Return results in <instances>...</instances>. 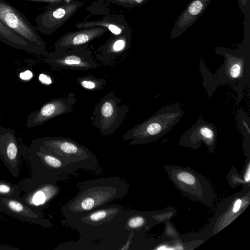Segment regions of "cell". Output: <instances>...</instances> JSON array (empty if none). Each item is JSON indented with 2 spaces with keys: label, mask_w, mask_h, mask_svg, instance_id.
<instances>
[{
  "label": "cell",
  "mask_w": 250,
  "mask_h": 250,
  "mask_svg": "<svg viewBox=\"0 0 250 250\" xmlns=\"http://www.w3.org/2000/svg\"><path fill=\"white\" fill-rule=\"evenodd\" d=\"M44 61L54 68L72 70H87L99 66L92 50L88 46L55 48L54 51L48 53Z\"/></svg>",
  "instance_id": "cell-6"
},
{
  "label": "cell",
  "mask_w": 250,
  "mask_h": 250,
  "mask_svg": "<svg viewBox=\"0 0 250 250\" xmlns=\"http://www.w3.org/2000/svg\"><path fill=\"white\" fill-rule=\"evenodd\" d=\"M107 31L105 27H94L67 32L54 43V46L66 48L88 46L91 42L100 37Z\"/></svg>",
  "instance_id": "cell-17"
},
{
  "label": "cell",
  "mask_w": 250,
  "mask_h": 250,
  "mask_svg": "<svg viewBox=\"0 0 250 250\" xmlns=\"http://www.w3.org/2000/svg\"><path fill=\"white\" fill-rule=\"evenodd\" d=\"M131 34L115 35L111 33L104 43L97 48L93 56L95 61L104 66H113L119 63L130 50Z\"/></svg>",
  "instance_id": "cell-12"
},
{
  "label": "cell",
  "mask_w": 250,
  "mask_h": 250,
  "mask_svg": "<svg viewBox=\"0 0 250 250\" xmlns=\"http://www.w3.org/2000/svg\"><path fill=\"white\" fill-rule=\"evenodd\" d=\"M3 212L19 220L50 228L51 225L44 219L42 213L26 205L18 198L0 196V212Z\"/></svg>",
  "instance_id": "cell-13"
},
{
  "label": "cell",
  "mask_w": 250,
  "mask_h": 250,
  "mask_svg": "<svg viewBox=\"0 0 250 250\" xmlns=\"http://www.w3.org/2000/svg\"><path fill=\"white\" fill-rule=\"evenodd\" d=\"M121 102L122 100L111 91L95 104L90 120L102 135H112L126 117L130 107Z\"/></svg>",
  "instance_id": "cell-4"
},
{
  "label": "cell",
  "mask_w": 250,
  "mask_h": 250,
  "mask_svg": "<svg viewBox=\"0 0 250 250\" xmlns=\"http://www.w3.org/2000/svg\"><path fill=\"white\" fill-rule=\"evenodd\" d=\"M244 179L245 182L248 184L249 183L250 181V164L249 162L245 170L244 175Z\"/></svg>",
  "instance_id": "cell-29"
},
{
  "label": "cell",
  "mask_w": 250,
  "mask_h": 250,
  "mask_svg": "<svg viewBox=\"0 0 250 250\" xmlns=\"http://www.w3.org/2000/svg\"><path fill=\"white\" fill-rule=\"evenodd\" d=\"M0 21L25 40L46 49L45 42L26 16L5 0H0Z\"/></svg>",
  "instance_id": "cell-7"
},
{
  "label": "cell",
  "mask_w": 250,
  "mask_h": 250,
  "mask_svg": "<svg viewBox=\"0 0 250 250\" xmlns=\"http://www.w3.org/2000/svg\"><path fill=\"white\" fill-rule=\"evenodd\" d=\"M76 81L83 89L92 92L102 90L106 84L105 79L98 78L91 75L79 77Z\"/></svg>",
  "instance_id": "cell-22"
},
{
  "label": "cell",
  "mask_w": 250,
  "mask_h": 250,
  "mask_svg": "<svg viewBox=\"0 0 250 250\" xmlns=\"http://www.w3.org/2000/svg\"><path fill=\"white\" fill-rule=\"evenodd\" d=\"M76 102V94L72 92L66 96L52 99L28 115L26 127L31 128L41 125L53 118L72 112Z\"/></svg>",
  "instance_id": "cell-11"
},
{
  "label": "cell",
  "mask_w": 250,
  "mask_h": 250,
  "mask_svg": "<svg viewBox=\"0 0 250 250\" xmlns=\"http://www.w3.org/2000/svg\"><path fill=\"white\" fill-rule=\"evenodd\" d=\"M19 199L30 208L41 210L57 195L59 189L56 183L35 184L23 189Z\"/></svg>",
  "instance_id": "cell-15"
},
{
  "label": "cell",
  "mask_w": 250,
  "mask_h": 250,
  "mask_svg": "<svg viewBox=\"0 0 250 250\" xmlns=\"http://www.w3.org/2000/svg\"><path fill=\"white\" fill-rule=\"evenodd\" d=\"M26 147L14 129L0 125V159L15 178L19 175Z\"/></svg>",
  "instance_id": "cell-9"
},
{
  "label": "cell",
  "mask_w": 250,
  "mask_h": 250,
  "mask_svg": "<svg viewBox=\"0 0 250 250\" xmlns=\"http://www.w3.org/2000/svg\"><path fill=\"white\" fill-rule=\"evenodd\" d=\"M211 0H192L178 16L171 30L170 39L173 40L184 33L203 15Z\"/></svg>",
  "instance_id": "cell-16"
},
{
  "label": "cell",
  "mask_w": 250,
  "mask_h": 250,
  "mask_svg": "<svg viewBox=\"0 0 250 250\" xmlns=\"http://www.w3.org/2000/svg\"><path fill=\"white\" fill-rule=\"evenodd\" d=\"M119 212V208H101L98 210L90 212L84 216H82L81 222L88 225H96L107 221Z\"/></svg>",
  "instance_id": "cell-21"
},
{
  "label": "cell",
  "mask_w": 250,
  "mask_h": 250,
  "mask_svg": "<svg viewBox=\"0 0 250 250\" xmlns=\"http://www.w3.org/2000/svg\"><path fill=\"white\" fill-rule=\"evenodd\" d=\"M103 186H94L80 191L76 197L68 203V211L72 215L89 211L103 204L110 202L119 196L115 187L111 183Z\"/></svg>",
  "instance_id": "cell-8"
},
{
  "label": "cell",
  "mask_w": 250,
  "mask_h": 250,
  "mask_svg": "<svg viewBox=\"0 0 250 250\" xmlns=\"http://www.w3.org/2000/svg\"><path fill=\"white\" fill-rule=\"evenodd\" d=\"M84 4V2L72 0L46 9L35 19L36 29L42 34L50 35L65 24Z\"/></svg>",
  "instance_id": "cell-10"
},
{
  "label": "cell",
  "mask_w": 250,
  "mask_h": 250,
  "mask_svg": "<svg viewBox=\"0 0 250 250\" xmlns=\"http://www.w3.org/2000/svg\"><path fill=\"white\" fill-rule=\"evenodd\" d=\"M169 175L177 187L182 191L188 193V195H203V187L199 176L195 173L183 168H174Z\"/></svg>",
  "instance_id": "cell-20"
},
{
  "label": "cell",
  "mask_w": 250,
  "mask_h": 250,
  "mask_svg": "<svg viewBox=\"0 0 250 250\" xmlns=\"http://www.w3.org/2000/svg\"><path fill=\"white\" fill-rule=\"evenodd\" d=\"M21 194L18 183L13 184L9 182L0 179V196L19 198Z\"/></svg>",
  "instance_id": "cell-23"
},
{
  "label": "cell",
  "mask_w": 250,
  "mask_h": 250,
  "mask_svg": "<svg viewBox=\"0 0 250 250\" xmlns=\"http://www.w3.org/2000/svg\"><path fill=\"white\" fill-rule=\"evenodd\" d=\"M107 2L121 6L132 8L145 4L149 0H105Z\"/></svg>",
  "instance_id": "cell-25"
},
{
  "label": "cell",
  "mask_w": 250,
  "mask_h": 250,
  "mask_svg": "<svg viewBox=\"0 0 250 250\" xmlns=\"http://www.w3.org/2000/svg\"><path fill=\"white\" fill-rule=\"evenodd\" d=\"M246 47L241 45L237 50L223 47L215 49V52L223 56L225 61L214 75L211 74V83L213 82L217 86L231 84L238 89L242 88L250 76V49H247Z\"/></svg>",
  "instance_id": "cell-3"
},
{
  "label": "cell",
  "mask_w": 250,
  "mask_h": 250,
  "mask_svg": "<svg viewBox=\"0 0 250 250\" xmlns=\"http://www.w3.org/2000/svg\"><path fill=\"white\" fill-rule=\"evenodd\" d=\"M3 219H4L3 217H2V216L0 213V220H3Z\"/></svg>",
  "instance_id": "cell-31"
},
{
  "label": "cell",
  "mask_w": 250,
  "mask_h": 250,
  "mask_svg": "<svg viewBox=\"0 0 250 250\" xmlns=\"http://www.w3.org/2000/svg\"><path fill=\"white\" fill-rule=\"evenodd\" d=\"M146 223V220L143 215H135L128 219L127 221V227L131 229H137L144 227Z\"/></svg>",
  "instance_id": "cell-24"
},
{
  "label": "cell",
  "mask_w": 250,
  "mask_h": 250,
  "mask_svg": "<svg viewBox=\"0 0 250 250\" xmlns=\"http://www.w3.org/2000/svg\"><path fill=\"white\" fill-rule=\"evenodd\" d=\"M243 201L241 199L235 200L231 208L232 212L234 214L238 213L242 208Z\"/></svg>",
  "instance_id": "cell-28"
},
{
  "label": "cell",
  "mask_w": 250,
  "mask_h": 250,
  "mask_svg": "<svg viewBox=\"0 0 250 250\" xmlns=\"http://www.w3.org/2000/svg\"><path fill=\"white\" fill-rule=\"evenodd\" d=\"M34 140L76 168H84L88 160L95 158L87 148L72 138L44 137Z\"/></svg>",
  "instance_id": "cell-5"
},
{
  "label": "cell",
  "mask_w": 250,
  "mask_h": 250,
  "mask_svg": "<svg viewBox=\"0 0 250 250\" xmlns=\"http://www.w3.org/2000/svg\"><path fill=\"white\" fill-rule=\"evenodd\" d=\"M64 0L65 2V3H69V2H70L71 1H72L73 0Z\"/></svg>",
  "instance_id": "cell-30"
},
{
  "label": "cell",
  "mask_w": 250,
  "mask_h": 250,
  "mask_svg": "<svg viewBox=\"0 0 250 250\" xmlns=\"http://www.w3.org/2000/svg\"><path fill=\"white\" fill-rule=\"evenodd\" d=\"M239 8L243 15L250 14V0H238Z\"/></svg>",
  "instance_id": "cell-26"
},
{
  "label": "cell",
  "mask_w": 250,
  "mask_h": 250,
  "mask_svg": "<svg viewBox=\"0 0 250 250\" xmlns=\"http://www.w3.org/2000/svg\"><path fill=\"white\" fill-rule=\"evenodd\" d=\"M76 27L79 29L103 27L115 35L131 34L129 25L124 16L115 14L106 15L99 20L82 21L77 23Z\"/></svg>",
  "instance_id": "cell-19"
},
{
  "label": "cell",
  "mask_w": 250,
  "mask_h": 250,
  "mask_svg": "<svg viewBox=\"0 0 250 250\" xmlns=\"http://www.w3.org/2000/svg\"><path fill=\"white\" fill-rule=\"evenodd\" d=\"M184 112L178 105L163 107L150 117L126 131L125 141L136 145L154 141L168 132L178 122Z\"/></svg>",
  "instance_id": "cell-2"
},
{
  "label": "cell",
  "mask_w": 250,
  "mask_h": 250,
  "mask_svg": "<svg viewBox=\"0 0 250 250\" xmlns=\"http://www.w3.org/2000/svg\"><path fill=\"white\" fill-rule=\"evenodd\" d=\"M0 41L15 49L21 50L37 56L48 54L46 49L31 43L19 36L0 21Z\"/></svg>",
  "instance_id": "cell-18"
},
{
  "label": "cell",
  "mask_w": 250,
  "mask_h": 250,
  "mask_svg": "<svg viewBox=\"0 0 250 250\" xmlns=\"http://www.w3.org/2000/svg\"><path fill=\"white\" fill-rule=\"evenodd\" d=\"M217 139L215 125L199 118L196 123L187 130L180 138L179 144L183 146L196 149L201 142L204 143L210 151H213Z\"/></svg>",
  "instance_id": "cell-14"
},
{
  "label": "cell",
  "mask_w": 250,
  "mask_h": 250,
  "mask_svg": "<svg viewBox=\"0 0 250 250\" xmlns=\"http://www.w3.org/2000/svg\"><path fill=\"white\" fill-rule=\"evenodd\" d=\"M26 1H34V2H39L45 3L48 4V6L47 7H53L57 6L59 5H61L65 3L64 0H22Z\"/></svg>",
  "instance_id": "cell-27"
},
{
  "label": "cell",
  "mask_w": 250,
  "mask_h": 250,
  "mask_svg": "<svg viewBox=\"0 0 250 250\" xmlns=\"http://www.w3.org/2000/svg\"><path fill=\"white\" fill-rule=\"evenodd\" d=\"M24 158L28 161L32 174L18 183L21 191L37 184L56 183L58 176L71 172L75 168L34 140L27 146Z\"/></svg>",
  "instance_id": "cell-1"
}]
</instances>
